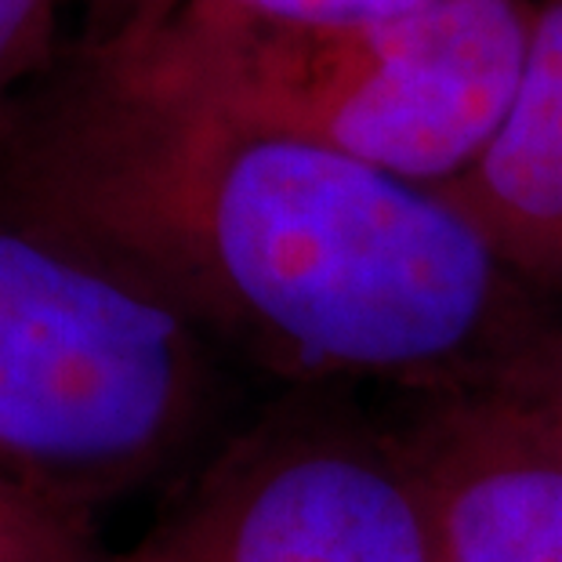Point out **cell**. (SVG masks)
I'll list each match as a JSON object with an SVG mask.
<instances>
[{
    "instance_id": "obj_1",
    "label": "cell",
    "mask_w": 562,
    "mask_h": 562,
    "mask_svg": "<svg viewBox=\"0 0 562 562\" xmlns=\"http://www.w3.org/2000/svg\"><path fill=\"white\" fill-rule=\"evenodd\" d=\"M0 200L291 378H475L530 334L450 203L214 99L88 30L0 127Z\"/></svg>"
},
{
    "instance_id": "obj_2",
    "label": "cell",
    "mask_w": 562,
    "mask_h": 562,
    "mask_svg": "<svg viewBox=\"0 0 562 562\" xmlns=\"http://www.w3.org/2000/svg\"><path fill=\"white\" fill-rule=\"evenodd\" d=\"M211 392L178 308L0 200V483L91 519L182 458Z\"/></svg>"
},
{
    "instance_id": "obj_3",
    "label": "cell",
    "mask_w": 562,
    "mask_h": 562,
    "mask_svg": "<svg viewBox=\"0 0 562 562\" xmlns=\"http://www.w3.org/2000/svg\"><path fill=\"white\" fill-rule=\"evenodd\" d=\"M533 0H436L374 22H272L186 4L124 22L258 124L436 189L494 138L522 74Z\"/></svg>"
},
{
    "instance_id": "obj_4",
    "label": "cell",
    "mask_w": 562,
    "mask_h": 562,
    "mask_svg": "<svg viewBox=\"0 0 562 562\" xmlns=\"http://www.w3.org/2000/svg\"><path fill=\"white\" fill-rule=\"evenodd\" d=\"M99 562H439L406 453L323 422L229 450L149 537Z\"/></svg>"
},
{
    "instance_id": "obj_5",
    "label": "cell",
    "mask_w": 562,
    "mask_h": 562,
    "mask_svg": "<svg viewBox=\"0 0 562 562\" xmlns=\"http://www.w3.org/2000/svg\"><path fill=\"white\" fill-rule=\"evenodd\" d=\"M439 562H562V436L494 392L406 453Z\"/></svg>"
},
{
    "instance_id": "obj_6",
    "label": "cell",
    "mask_w": 562,
    "mask_h": 562,
    "mask_svg": "<svg viewBox=\"0 0 562 562\" xmlns=\"http://www.w3.org/2000/svg\"><path fill=\"white\" fill-rule=\"evenodd\" d=\"M432 193L508 269L562 280V0H537L505 121L480 157Z\"/></svg>"
},
{
    "instance_id": "obj_7",
    "label": "cell",
    "mask_w": 562,
    "mask_h": 562,
    "mask_svg": "<svg viewBox=\"0 0 562 562\" xmlns=\"http://www.w3.org/2000/svg\"><path fill=\"white\" fill-rule=\"evenodd\" d=\"M91 30L124 26V22H157L186 4H214L240 15L272 22H374L422 11L436 0H88Z\"/></svg>"
},
{
    "instance_id": "obj_8",
    "label": "cell",
    "mask_w": 562,
    "mask_h": 562,
    "mask_svg": "<svg viewBox=\"0 0 562 562\" xmlns=\"http://www.w3.org/2000/svg\"><path fill=\"white\" fill-rule=\"evenodd\" d=\"M91 519L0 483V562H99Z\"/></svg>"
},
{
    "instance_id": "obj_9",
    "label": "cell",
    "mask_w": 562,
    "mask_h": 562,
    "mask_svg": "<svg viewBox=\"0 0 562 562\" xmlns=\"http://www.w3.org/2000/svg\"><path fill=\"white\" fill-rule=\"evenodd\" d=\"M63 52L58 0H0V127Z\"/></svg>"
},
{
    "instance_id": "obj_10",
    "label": "cell",
    "mask_w": 562,
    "mask_h": 562,
    "mask_svg": "<svg viewBox=\"0 0 562 562\" xmlns=\"http://www.w3.org/2000/svg\"><path fill=\"white\" fill-rule=\"evenodd\" d=\"M483 389L562 436V338H526Z\"/></svg>"
}]
</instances>
